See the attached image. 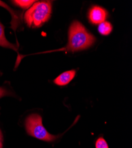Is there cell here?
<instances>
[{"label": "cell", "mask_w": 132, "mask_h": 148, "mask_svg": "<svg viewBox=\"0 0 132 148\" xmlns=\"http://www.w3.org/2000/svg\"><path fill=\"white\" fill-rule=\"evenodd\" d=\"M27 133L31 136L46 142H52L56 140L58 136L50 134L42 123V117L38 114H32L29 116L25 122Z\"/></svg>", "instance_id": "obj_3"}, {"label": "cell", "mask_w": 132, "mask_h": 148, "mask_svg": "<svg viewBox=\"0 0 132 148\" xmlns=\"http://www.w3.org/2000/svg\"><path fill=\"white\" fill-rule=\"evenodd\" d=\"M95 37L87 30L80 22L74 21L68 33V43L66 47L55 51L76 52L83 51L91 46L95 42Z\"/></svg>", "instance_id": "obj_1"}, {"label": "cell", "mask_w": 132, "mask_h": 148, "mask_svg": "<svg viewBox=\"0 0 132 148\" xmlns=\"http://www.w3.org/2000/svg\"><path fill=\"white\" fill-rule=\"evenodd\" d=\"M108 13L103 8L98 6L92 7L89 12V19L94 24H100L105 21Z\"/></svg>", "instance_id": "obj_4"}, {"label": "cell", "mask_w": 132, "mask_h": 148, "mask_svg": "<svg viewBox=\"0 0 132 148\" xmlns=\"http://www.w3.org/2000/svg\"><path fill=\"white\" fill-rule=\"evenodd\" d=\"M8 92L5 89H4L2 87H0V98L5 95H8Z\"/></svg>", "instance_id": "obj_11"}, {"label": "cell", "mask_w": 132, "mask_h": 148, "mask_svg": "<svg viewBox=\"0 0 132 148\" xmlns=\"http://www.w3.org/2000/svg\"><path fill=\"white\" fill-rule=\"evenodd\" d=\"M0 46L11 49L17 52V47L16 46L9 42L6 39L4 33V27L1 23H0Z\"/></svg>", "instance_id": "obj_6"}, {"label": "cell", "mask_w": 132, "mask_h": 148, "mask_svg": "<svg viewBox=\"0 0 132 148\" xmlns=\"http://www.w3.org/2000/svg\"><path fill=\"white\" fill-rule=\"evenodd\" d=\"M13 2L16 5L23 9H26L30 8L34 2L36 1H33V0H16V1H13Z\"/></svg>", "instance_id": "obj_9"}, {"label": "cell", "mask_w": 132, "mask_h": 148, "mask_svg": "<svg viewBox=\"0 0 132 148\" xmlns=\"http://www.w3.org/2000/svg\"><path fill=\"white\" fill-rule=\"evenodd\" d=\"M75 75V70H70L64 72L54 80V83L59 86H65L74 79Z\"/></svg>", "instance_id": "obj_5"}, {"label": "cell", "mask_w": 132, "mask_h": 148, "mask_svg": "<svg viewBox=\"0 0 132 148\" xmlns=\"http://www.w3.org/2000/svg\"><path fill=\"white\" fill-rule=\"evenodd\" d=\"M0 148H3V134L0 130Z\"/></svg>", "instance_id": "obj_12"}, {"label": "cell", "mask_w": 132, "mask_h": 148, "mask_svg": "<svg viewBox=\"0 0 132 148\" xmlns=\"http://www.w3.org/2000/svg\"><path fill=\"white\" fill-rule=\"evenodd\" d=\"M98 32L104 36H107L111 33L113 30L111 24L108 21H104L99 24Z\"/></svg>", "instance_id": "obj_8"}, {"label": "cell", "mask_w": 132, "mask_h": 148, "mask_svg": "<svg viewBox=\"0 0 132 148\" xmlns=\"http://www.w3.org/2000/svg\"><path fill=\"white\" fill-rule=\"evenodd\" d=\"M51 13L52 3L51 1L36 2L26 12L25 20L30 27H39L49 20Z\"/></svg>", "instance_id": "obj_2"}, {"label": "cell", "mask_w": 132, "mask_h": 148, "mask_svg": "<svg viewBox=\"0 0 132 148\" xmlns=\"http://www.w3.org/2000/svg\"><path fill=\"white\" fill-rule=\"evenodd\" d=\"M96 148H109L107 142L103 138H100L96 141L95 143Z\"/></svg>", "instance_id": "obj_10"}, {"label": "cell", "mask_w": 132, "mask_h": 148, "mask_svg": "<svg viewBox=\"0 0 132 148\" xmlns=\"http://www.w3.org/2000/svg\"><path fill=\"white\" fill-rule=\"evenodd\" d=\"M0 7H4L10 12V13L12 16V22H11L12 27L13 28V29L15 31V30L18 26V24L19 23V17L17 16L16 12L13 9H11L10 7H9L7 4H5L3 1H0Z\"/></svg>", "instance_id": "obj_7"}]
</instances>
